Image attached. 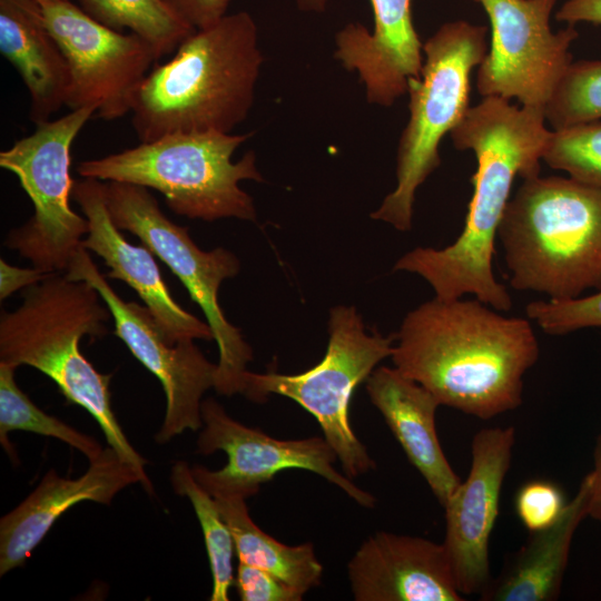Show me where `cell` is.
Listing matches in <instances>:
<instances>
[{
  "mask_svg": "<svg viewBox=\"0 0 601 601\" xmlns=\"http://www.w3.org/2000/svg\"><path fill=\"white\" fill-rule=\"evenodd\" d=\"M263 61L256 22L246 11L195 30L141 83L131 110L138 139L230 134L252 109Z\"/></svg>",
  "mask_w": 601,
  "mask_h": 601,
  "instance_id": "obj_3",
  "label": "cell"
},
{
  "mask_svg": "<svg viewBox=\"0 0 601 601\" xmlns=\"http://www.w3.org/2000/svg\"><path fill=\"white\" fill-rule=\"evenodd\" d=\"M95 114L87 107L39 122L31 135L0 152V167L17 176L35 209L27 223L8 233L4 245L45 274L63 273L89 230L87 218L70 207V151Z\"/></svg>",
  "mask_w": 601,
  "mask_h": 601,
  "instance_id": "obj_10",
  "label": "cell"
},
{
  "mask_svg": "<svg viewBox=\"0 0 601 601\" xmlns=\"http://www.w3.org/2000/svg\"><path fill=\"white\" fill-rule=\"evenodd\" d=\"M553 129L601 120V60L571 62L544 109Z\"/></svg>",
  "mask_w": 601,
  "mask_h": 601,
  "instance_id": "obj_27",
  "label": "cell"
},
{
  "mask_svg": "<svg viewBox=\"0 0 601 601\" xmlns=\"http://www.w3.org/2000/svg\"><path fill=\"white\" fill-rule=\"evenodd\" d=\"M14 371L16 366L0 362V442L11 461L18 459L8 433L17 430L55 437L81 452L89 462L97 460L104 451L100 443L39 408L17 385Z\"/></svg>",
  "mask_w": 601,
  "mask_h": 601,
  "instance_id": "obj_25",
  "label": "cell"
},
{
  "mask_svg": "<svg viewBox=\"0 0 601 601\" xmlns=\"http://www.w3.org/2000/svg\"><path fill=\"white\" fill-rule=\"evenodd\" d=\"M555 18L573 26L579 22L601 24V0H565Z\"/></svg>",
  "mask_w": 601,
  "mask_h": 601,
  "instance_id": "obj_34",
  "label": "cell"
},
{
  "mask_svg": "<svg viewBox=\"0 0 601 601\" xmlns=\"http://www.w3.org/2000/svg\"><path fill=\"white\" fill-rule=\"evenodd\" d=\"M544 110L511 105L500 97H483L470 107L450 132L454 147L473 151L476 170L463 229L444 248L416 247L403 255L394 270L423 277L435 297L451 300L474 295L499 312L512 307V298L492 268L495 239L516 176L540 175L551 130Z\"/></svg>",
  "mask_w": 601,
  "mask_h": 601,
  "instance_id": "obj_1",
  "label": "cell"
},
{
  "mask_svg": "<svg viewBox=\"0 0 601 601\" xmlns=\"http://www.w3.org/2000/svg\"><path fill=\"white\" fill-rule=\"evenodd\" d=\"M592 490L588 516L601 524V431L595 439L593 449Z\"/></svg>",
  "mask_w": 601,
  "mask_h": 601,
  "instance_id": "obj_35",
  "label": "cell"
},
{
  "mask_svg": "<svg viewBox=\"0 0 601 601\" xmlns=\"http://www.w3.org/2000/svg\"><path fill=\"white\" fill-rule=\"evenodd\" d=\"M486 12L491 45L477 67L476 88L483 97L515 98L544 110L572 62L579 37L573 24L553 32L550 18L556 0H473Z\"/></svg>",
  "mask_w": 601,
  "mask_h": 601,
  "instance_id": "obj_11",
  "label": "cell"
},
{
  "mask_svg": "<svg viewBox=\"0 0 601 601\" xmlns=\"http://www.w3.org/2000/svg\"><path fill=\"white\" fill-rule=\"evenodd\" d=\"M356 601H461L443 543L380 531L348 562Z\"/></svg>",
  "mask_w": 601,
  "mask_h": 601,
  "instance_id": "obj_18",
  "label": "cell"
},
{
  "mask_svg": "<svg viewBox=\"0 0 601 601\" xmlns=\"http://www.w3.org/2000/svg\"><path fill=\"white\" fill-rule=\"evenodd\" d=\"M542 160L574 180L601 189V120L552 129Z\"/></svg>",
  "mask_w": 601,
  "mask_h": 601,
  "instance_id": "obj_28",
  "label": "cell"
},
{
  "mask_svg": "<svg viewBox=\"0 0 601 601\" xmlns=\"http://www.w3.org/2000/svg\"><path fill=\"white\" fill-rule=\"evenodd\" d=\"M497 238L514 289L560 300L601 290V189L571 177L523 179Z\"/></svg>",
  "mask_w": 601,
  "mask_h": 601,
  "instance_id": "obj_5",
  "label": "cell"
},
{
  "mask_svg": "<svg viewBox=\"0 0 601 601\" xmlns=\"http://www.w3.org/2000/svg\"><path fill=\"white\" fill-rule=\"evenodd\" d=\"M566 503L560 486L543 479L523 483L514 496L516 516L530 532L552 525L560 518Z\"/></svg>",
  "mask_w": 601,
  "mask_h": 601,
  "instance_id": "obj_30",
  "label": "cell"
},
{
  "mask_svg": "<svg viewBox=\"0 0 601 601\" xmlns=\"http://www.w3.org/2000/svg\"><path fill=\"white\" fill-rule=\"evenodd\" d=\"M70 71L66 105L91 107L107 121L131 112L137 92L158 60L135 33L98 22L69 0H38Z\"/></svg>",
  "mask_w": 601,
  "mask_h": 601,
  "instance_id": "obj_12",
  "label": "cell"
},
{
  "mask_svg": "<svg viewBox=\"0 0 601 601\" xmlns=\"http://www.w3.org/2000/svg\"><path fill=\"white\" fill-rule=\"evenodd\" d=\"M329 0H296L298 9L304 12L322 13Z\"/></svg>",
  "mask_w": 601,
  "mask_h": 601,
  "instance_id": "obj_36",
  "label": "cell"
},
{
  "mask_svg": "<svg viewBox=\"0 0 601 601\" xmlns=\"http://www.w3.org/2000/svg\"><path fill=\"white\" fill-rule=\"evenodd\" d=\"M525 313L544 333L553 336L601 327V290L571 299L532 302Z\"/></svg>",
  "mask_w": 601,
  "mask_h": 601,
  "instance_id": "obj_29",
  "label": "cell"
},
{
  "mask_svg": "<svg viewBox=\"0 0 601 601\" xmlns=\"http://www.w3.org/2000/svg\"><path fill=\"white\" fill-rule=\"evenodd\" d=\"M234 540L239 562L263 569L304 594L321 583L323 566L314 545H287L264 532L252 520L245 497L211 495Z\"/></svg>",
  "mask_w": 601,
  "mask_h": 601,
  "instance_id": "obj_23",
  "label": "cell"
},
{
  "mask_svg": "<svg viewBox=\"0 0 601 601\" xmlns=\"http://www.w3.org/2000/svg\"><path fill=\"white\" fill-rule=\"evenodd\" d=\"M80 1L82 10L104 26L139 36L158 59L175 51L195 31L164 0Z\"/></svg>",
  "mask_w": 601,
  "mask_h": 601,
  "instance_id": "obj_24",
  "label": "cell"
},
{
  "mask_svg": "<svg viewBox=\"0 0 601 601\" xmlns=\"http://www.w3.org/2000/svg\"><path fill=\"white\" fill-rule=\"evenodd\" d=\"M63 273L69 279L87 282L97 289L111 313L116 336L160 382L166 411L156 441L162 444L186 430L201 428L203 395L215 386L217 364L206 358L195 341L167 343L149 309L124 300L82 246Z\"/></svg>",
  "mask_w": 601,
  "mask_h": 601,
  "instance_id": "obj_14",
  "label": "cell"
},
{
  "mask_svg": "<svg viewBox=\"0 0 601 601\" xmlns=\"http://www.w3.org/2000/svg\"><path fill=\"white\" fill-rule=\"evenodd\" d=\"M592 476L588 473L560 518L531 532L496 579L480 595L483 601H553L561 593L574 533L588 518Z\"/></svg>",
  "mask_w": 601,
  "mask_h": 601,
  "instance_id": "obj_22",
  "label": "cell"
},
{
  "mask_svg": "<svg viewBox=\"0 0 601 601\" xmlns=\"http://www.w3.org/2000/svg\"><path fill=\"white\" fill-rule=\"evenodd\" d=\"M166 4L195 30L217 23L226 14L229 0H164Z\"/></svg>",
  "mask_w": 601,
  "mask_h": 601,
  "instance_id": "obj_32",
  "label": "cell"
},
{
  "mask_svg": "<svg viewBox=\"0 0 601 601\" xmlns=\"http://www.w3.org/2000/svg\"><path fill=\"white\" fill-rule=\"evenodd\" d=\"M394 367L445 405L491 420L522 404L523 378L540 356L531 321L474 299L434 296L404 317Z\"/></svg>",
  "mask_w": 601,
  "mask_h": 601,
  "instance_id": "obj_2",
  "label": "cell"
},
{
  "mask_svg": "<svg viewBox=\"0 0 601 601\" xmlns=\"http://www.w3.org/2000/svg\"><path fill=\"white\" fill-rule=\"evenodd\" d=\"M106 204L114 224L137 236L186 287L203 311L218 347L215 391L243 394L253 349L240 329L230 324L218 300L221 283L235 277L240 263L224 247L200 249L188 227L173 223L148 188L122 181H104Z\"/></svg>",
  "mask_w": 601,
  "mask_h": 601,
  "instance_id": "obj_9",
  "label": "cell"
},
{
  "mask_svg": "<svg viewBox=\"0 0 601 601\" xmlns=\"http://www.w3.org/2000/svg\"><path fill=\"white\" fill-rule=\"evenodd\" d=\"M366 392L410 463L443 506L461 480L439 441L435 415L441 404L436 397L397 368L387 366L371 373Z\"/></svg>",
  "mask_w": 601,
  "mask_h": 601,
  "instance_id": "obj_20",
  "label": "cell"
},
{
  "mask_svg": "<svg viewBox=\"0 0 601 601\" xmlns=\"http://www.w3.org/2000/svg\"><path fill=\"white\" fill-rule=\"evenodd\" d=\"M0 51L27 87L35 125L66 105L69 66L38 0H0Z\"/></svg>",
  "mask_w": 601,
  "mask_h": 601,
  "instance_id": "obj_21",
  "label": "cell"
},
{
  "mask_svg": "<svg viewBox=\"0 0 601 601\" xmlns=\"http://www.w3.org/2000/svg\"><path fill=\"white\" fill-rule=\"evenodd\" d=\"M89 463L77 479L48 471L38 486L1 518L0 575L22 566L55 522L73 505L83 501L109 505L117 493L135 483L152 493L146 471L121 459L110 446Z\"/></svg>",
  "mask_w": 601,
  "mask_h": 601,
  "instance_id": "obj_16",
  "label": "cell"
},
{
  "mask_svg": "<svg viewBox=\"0 0 601 601\" xmlns=\"http://www.w3.org/2000/svg\"><path fill=\"white\" fill-rule=\"evenodd\" d=\"M170 482L174 491L188 497L199 521L213 578L210 601H228L234 585L231 533L221 516L215 499L196 481L191 467L176 462L171 467Z\"/></svg>",
  "mask_w": 601,
  "mask_h": 601,
  "instance_id": "obj_26",
  "label": "cell"
},
{
  "mask_svg": "<svg viewBox=\"0 0 601 601\" xmlns=\"http://www.w3.org/2000/svg\"><path fill=\"white\" fill-rule=\"evenodd\" d=\"M252 134L175 132L134 148L79 162L82 178L122 181L160 193L177 215L215 221H256L253 198L242 180L263 181L255 152L233 161L235 150Z\"/></svg>",
  "mask_w": 601,
  "mask_h": 601,
  "instance_id": "obj_6",
  "label": "cell"
},
{
  "mask_svg": "<svg viewBox=\"0 0 601 601\" xmlns=\"http://www.w3.org/2000/svg\"><path fill=\"white\" fill-rule=\"evenodd\" d=\"M108 306L95 287L65 273H49L23 289L22 302L0 315V362L31 366L51 378L68 402L98 422L107 443L121 459L145 471L112 411L111 374L99 373L79 349L82 336L108 333Z\"/></svg>",
  "mask_w": 601,
  "mask_h": 601,
  "instance_id": "obj_4",
  "label": "cell"
},
{
  "mask_svg": "<svg viewBox=\"0 0 601 601\" xmlns=\"http://www.w3.org/2000/svg\"><path fill=\"white\" fill-rule=\"evenodd\" d=\"M327 349L319 363L298 374L276 372L245 376L243 395L265 402L270 394L290 398L312 414L349 479L375 469V461L357 439L349 422V403L355 388L377 364L391 357L395 334L368 333L354 306L331 309Z\"/></svg>",
  "mask_w": 601,
  "mask_h": 601,
  "instance_id": "obj_8",
  "label": "cell"
},
{
  "mask_svg": "<svg viewBox=\"0 0 601 601\" xmlns=\"http://www.w3.org/2000/svg\"><path fill=\"white\" fill-rule=\"evenodd\" d=\"M374 28L351 22L335 36V58L356 71L370 104L388 107L420 78L423 43L413 24L411 0H370Z\"/></svg>",
  "mask_w": 601,
  "mask_h": 601,
  "instance_id": "obj_19",
  "label": "cell"
},
{
  "mask_svg": "<svg viewBox=\"0 0 601 601\" xmlns=\"http://www.w3.org/2000/svg\"><path fill=\"white\" fill-rule=\"evenodd\" d=\"M197 452L209 455L224 451L228 457L227 464L218 471L201 465L191 467L196 481L210 495L231 494L248 499L279 472L300 469L324 477L364 508L375 505L374 495L334 467L337 455L324 437L275 439L234 420L214 398L203 401Z\"/></svg>",
  "mask_w": 601,
  "mask_h": 601,
  "instance_id": "obj_13",
  "label": "cell"
},
{
  "mask_svg": "<svg viewBox=\"0 0 601 601\" xmlns=\"http://www.w3.org/2000/svg\"><path fill=\"white\" fill-rule=\"evenodd\" d=\"M71 196L89 225L81 246L104 259L109 268L107 278L119 279L137 293L167 343L214 339L207 322L185 311L171 297L155 254L144 244L127 242L114 224L106 204L104 181L93 178L76 180Z\"/></svg>",
  "mask_w": 601,
  "mask_h": 601,
  "instance_id": "obj_17",
  "label": "cell"
},
{
  "mask_svg": "<svg viewBox=\"0 0 601 601\" xmlns=\"http://www.w3.org/2000/svg\"><path fill=\"white\" fill-rule=\"evenodd\" d=\"M484 26L443 23L423 43L420 78L408 81L410 117L396 155V185L371 218L400 231L412 228L417 188L440 166L439 147L470 108L471 73L486 51Z\"/></svg>",
  "mask_w": 601,
  "mask_h": 601,
  "instance_id": "obj_7",
  "label": "cell"
},
{
  "mask_svg": "<svg viewBox=\"0 0 601 601\" xmlns=\"http://www.w3.org/2000/svg\"><path fill=\"white\" fill-rule=\"evenodd\" d=\"M515 444L513 426L485 427L471 443V466L443 505L442 542L463 597L481 595L490 584V538L499 516L502 485Z\"/></svg>",
  "mask_w": 601,
  "mask_h": 601,
  "instance_id": "obj_15",
  "label": "cell"
},
{
  "mask_svg": "<svg viewBox=\"0 0 601 601\" xmlns=\"http://www.w3.org/2000/svg\"><path fill=\"white\" fill-rule=\"evenodd\" d=\"M46 276L45 273L36 267L20 268L10 265L3 258L0 259V299L4 300L7 297L39 283Z\"/></svg>",
  "mask_w": 601,
  "mask_h": 601,
  "instance_id": "obj_33",
  "label": "cell"
},
{
  "mask_svg": "<svg viewBox=\"0 0 601 601\" xmlns=\"http://www.w3.org/2000/svg\"><path fill=\"white\" fill-rule=\"evenodd\" d=\"M234 585L243 601H300L304 595L274 574L243 562L238 563Z\"/></svg>",
  "mask_w": 601,
  "mask_h": 601,
  "instance_id": "obj_31",
  "label": "cell"
}]
</instances>
